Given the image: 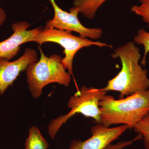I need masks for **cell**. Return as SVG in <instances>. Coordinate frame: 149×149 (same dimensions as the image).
<instances>
[{
    "mask_svg": "<svg viewBox=\"0 0 149 149\" xmlns=\"http://www.w3.org/2000/svg\"><path fill=\"white\" fill-rule=\"evenodd\" d=\"M111 56L120 59L122 68L116 77L109 81L103 90L106 92H119V97L122 99L139 91L149 90L148 71L139 64L141 58L140 49L134 42H128L118 47Z\"/></svg>",
    "mask_w": 149,
    "mask_h": 149,
    "instance_id": "1",
    "label": "cell"
},
{
    "mask_svg": "<svg viewBox=\"0 0 149 149\" xmlns=\"http://www.w3.org/2000/svg\"><path fill=\"white\" fill-rule=\"evenodd\" d=\"M129 128L126 125L110 128L97 124L91 129V138L84 141L73 140L68 149H104Z\"/></svg>",
    "mask_w": 149,
    "mask_h": 149,
    "instance_id": "9",
    "label": "cell"
},
{
    "mask_svg": "<svg viewBox=\"0 0 149 149\" xmlns=\"http://www.w3.org/2000/svg\"><path fill=\"white\" fill-rule=\"evenodd\" d=\"M107 0H73V6L70 9L93 19L97 11Z\"/></svg>",
    "mask_w": 149,
    "mask_h": 149,
    "instance_id": "10",
    "label": "cell"
},
{
    "mask_svg": "<svg viewBox=\"0 0 149 149\" xmlns=\"http://www.w3.org/2000/svg\"><path fill=\"white\" fill-rule=\"evenodd\" d=\"M99 106L101 124L108 128L123 124L131 129L149 113V89L118 100L106 95L100 101Z\"/></svg>",
    "mask_w": 149,
    "mask_h": 149,
    "instance_id": "2",
    "label": "cell"
},
{
    "mask_svg": "<svg viewBox=\"0 0 149 149\" xmlns=\"http://www.w3.org/2000/svg\"><path fill=\"white\" fill-rule=\"evenodd\" d=\"M54 12L53 19L47 22L46 29H56L77 32L80 37L95 40L101 37L103 30L100 28H90L81 24L78 18V13L70 9L69 13L61 8L55 0H49Z\"/></svg>",
    "mask_w": 149,
    "mask_h": 149,
    "instance_id": "6",
    "label": "cell"
},
{
    "mask_svg": "<svg viewBox=\"0 0 149 149\" xmlns=\"http://www.w3.org/2000/svg\"><path fill=\"white\" fill-rule=\"evenodd\" d=\"M49 146L38 128L33 126L29 128V136L25 141V149H47Z\"/></svg>",
    "mask_w": 149,
    "mask_h": 149,
    "instance_id": "11",
    "label": "cell"
},
{
    "mask_svg": "<svg viewBox=\"0 0 149 149\" xmlns=\"http://www.w3.org/2000/svg\"><path fill=\"white\" fill-rule=\"evenodd\" d=\"M29 27V23L26 22H19L13 24V35L8 39L0 42V58L10 61L17 54L22 45L35 42L42 29V27L28 30Z\"/></svg>",
    "mask_w": 149,
    "mask_h": 149,
    "instance_id": "7",
    "label": "cell"
},
{
    "mask_svg": "<svg viewBox=\"0 0 149 149\" xmlns=\"http://www.w3.org/2000/svg\"><path fill=\"white\" fill-rule=\"evenodd\" d=\"M107 92L102 89L87 88L83 86L77 90L68 101V107L70 111L52 120L48 127L49 135L54 139L62 125L77 113L85 117L92 118L97 124H101V111L99 102L106 95Z\"/></svg>",
    "mask_w": 149,
    "mask_h": 149,
    "instance_id": "4",
    "label": "cell"
},
{
    "mask_svg": "<svg viewBox=\"0 0 149 149\" xmlns=\"http://www.w3.org/2000/svg\"><path fill=\"white\" fill-rule=\"evenodd\" d=\"M134 42L143 46L144 54L141 64L145 65L147 55L149 52V32L143 29H139L137 35L134 37Z\"/></svg>",
    "mask_w": 149,
    "mask_h": 149,
    "instance_id": "13",
    "label": "cell"
},
{
    "mask_svg": "<svg viewBox=\"0 0 149 149\" xmlns=\"http://www.w3.org/2000/svg\"><path fill=\"white\" fill-rule=\"evenodd\" d=\"M142 138L143 137L141 134H139V135L135 139L131 140V141H121V142H118L117 144H114V145H112L111 144H110L107 146L104 149H123L125 147L130 146L134 141H137V140H141Z\"/></svg>",
    "mask_w": 149,
    "mask_h": 149,
    "instance_id": "15",
    "label": "cell"
},
{
    "mask_svg": "<svg viewBox=\"0 0 149 149\" xmlns=\"http://www.w3.org/2000/svg\"><path fill=\"white\" fill-rule=\"evenodd\" d=\"M136 133L141 134L143 139L144 146L149 149V113L133 126Z\"/></svg>",
    "mask_w": 149,
    "mask_h": 149,
    "instance_id": "12",
    "label": "cell"
},
{
    "mask_svg": "<svg viewBox=\"0 0 149 149\" xmlns=\"http://www.w3.org/2000/svg\"><path fill=\"white\" fill-rule=\"evenodd\" d=\"M139 1L140 5L133 6L131 10L149 24V0H139Z\"/></svg>",
    "mask_w": 149,
    "mask_h": 149,
    "instance_id": "14",
    "label": "cell"
},
{
    "mask_svg": "<svg viewBox=\"0 0 149 149\" xmlns=\"http://www.w3.org/2000/svg\"><path fill=\"white\" fill-rule=\"evenodd\" d=\"M6 19V14L3 9L0 8V26H1Z\"/></svg>",
    "mask_w": 149,
    "mask_h": 149,
    "instance_id": "16",
    "label": "cell"
},
{
    "mask_svg": "<svg viewBox=\"0 0 149 149\" xmlns=\"http://www.w3.org/2000/svg\"><path fill=\"white\" fill-rule=\"evenodd\" d=\"M39 49L40 60L29 65L26 69L29 90L35 99L40 97L43 88L48 84L57 83L68 87L71 82L70 74L62 63L61 56L55 54L48 57Z\"/></svg>",
    "mask_w": 149,
    "mask_h": 149,
    "instance_id": "3",
    "label": "cell"
},
{
    "mask_svg": "<svg viewBox=\"0 0 149 149\" xmlns=\"http://www.w3.org/2000/svg\"><path fill=\"white\" fill-rule=\"evenodd\" d=\"M38 61L36 50L26 48L24 54L13 61L0 58V95H2L9 86L12 85L20 72L26 70L29 65Z\"/></svg>",
    "mask_w": 149,
    "mask_h": 149,
    "instance_id": "8",
    "label": "cell"
},
{
    "mask_svg": "<svg viewBox=\"0 0 149 149\" xmlns=\"http://www.w3.org/2000/svg\"><path fill=\"white\" fill-rule=\"evenodd\" d=\"M35 42L40 45L49 42L55 43L63 47L65 57L62 59L61 63L70 75L72 74L74 56L82 48L92 46L113 48L111 45L106 43L75 36L72 35L71 31L56 29H42L37 35Z\"/></svg>",
    "mask_w": 149,
    "mask_h": 149,
    "instance_id": "5",
    "label": "cell"
}]
</instances>
